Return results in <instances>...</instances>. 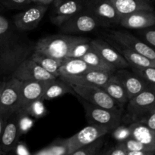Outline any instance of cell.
I'll list each match as a JSON object with an SVG mask.
<instances>
[{"instance_id":"e575fe53","label":"cell","mask_w":155,"mask_h":155,"mask_svg":"<svg viewBox=\"0 0 155 155\" xmlns=\"http://www.w3.org/2000/svg\"><path fill=\"white\" fill-rule=\"evenodd\" d=\"M137 33L144 42L155 49V26L138 30Z\"/></svg>"},{"instance_id":"ffe728a7","label":"cell","mask_w":155,"mask_h":155,"mask_svg":"<svg viewBox=\"0 0 155 155\" xmlns=\"http://www.w3.org/2000/svg\"><path fill=\"white\" fill-rule=\"evenodd\" d=\"M119 16L140 11H155L151 0H110Z\"/></svg>"},{"instance_id":"f6af8a7d","label":"cell","mask_w":155,"mask_h":155,"mask_svg":"<svg viewBox=\"0 0 155 155\" xmlns=\"http://www.w3.org/2000/svg\"><path fill=\"white\" fill-rule=\"evenodd\" d=\"M54 1H55V0H49V2H50V4H52V3H53Z\"/></svg>"},{"instance_id":"f35d334b","label":"cell","mask_w":155,"mask_h":155,"mask_svg":"<svg viewBox=\"0 0 155 155\" xmlns=\"http://www.w3.org/2000/svg\"><path fill=\"white\" fill-rule=\"evenodd\" d=\"M9 115V114H0V136H1L2 133L3 128H4L6 120H7V117Z\"/></svg>"},{"instance_id":"8fae6325","label":"cell","mask_w":155,"mask_h":155,"mask_svg":"<svg viewBox=\"0 0 155 155\" xmlns=\"http://www.w3.org/2000/svg\"><path fill=\"white\" fill-rule=\"evenodd\" d=\"M20 114V110H14L9 114L0 136V145L5 154L13 151L21 135L19 124Z\"/></svg>"},{"instance_id":"ac0fdd59","label":"cell","mask_w":155,"mask_h":155,"mask_svg":"<svg viewBox=\"0 0 155 155\" xmlns=\"http://www.w3.org/2000/svg\"><path fill=\"white\" fill-rule=\"evenodd\" d=\"M114 75L122 84L129 99L148 88V83L128 68L117 69Z\"/></svg>"},{"instance_id":"b9f144b4","label":"cell","mask_w":155,"mask_h":155,"mask_svg":"<svg viewBox=\"0 0 155 155\" xmlns=\"http://www.w3.org/2000/svg\"><path fill=\"white\" fill-rule=\"evenodd\" d=\"M148 89H150L155 95V85H148Z\"/></svg>"},{"instance_id":"60d3db41","label":"cell","mask_w":155,"mask_h":155,"mask_svg":"<svg viewBox=\"0 0 155 155\" xmlns=\"http://www.w3.org/2000/svg\"><path fill=\"white\" fill-rule=\"evenodd\" d=\"M5 80H0V98H1V95H2V89L4 88L5 85Z\"/></svg>"},{"instance_id":"1f68e13d","label":"cell","mask_w":155,"mask_h":155,"mask_svg":"<svg viewBox=\"0 0 155 155\" xmlns=\"http://www.w3.org/2000/svg\"><path fill=\"white\" fill-rule=\"evenodd\" d=\"M91 40H92V39H91L90 40L84 41V42H79L77 45H74V48L70 51L68 58H81V57H83L90 49L92 48Z\"/></svg>"},{"instance_id":"6da1fadb","label":"cell","mask_w":155,"mask_h":155,"mask_svg":"<svg viewBox=\"0 0 155 155\" xmlns=\"http://www.w3.org/2000/svg\"><path fill=\"white\" fill-rule=\"evenodd\" d=\"M35 43L26 32L17 28L13 20L0 14V77H12L34 51Z\"/></svg>"},{"instance_id":"d6986e66","label":"cell","mask_w":155,"mask_h":155,"mask_svg":"<svg viewBox=\"0 0 155 155\" xmlns=\"http://www.w3.org/2000/svg\"><path fill=\"white\" fill-rule=\"evenodd\" d=\"M119 25L130 30H141L155 26V11H140L120 17Z\"/></svg>"},{"instance_id":"e0dca14e","label":"cell","mask_w":155,"mask_h":155,"mask_svg":"<svg viewBox=\"0 0 155 155\" xmlns=\"http://www.w3.org/2000/svg\"><path fill=\"white\" fill-rule=\"evenodd\" d=\"M91 45L106 63L112 65L116 70L129 67V63L124 57L106 41L101 39H92Z\"/></svg>"},{"instance_id":"7c38bea8","label":"cell","mask_w":155,"mask_h":155,"mask_svg":"<svg viewBox=\"0 0 155 155\" xmlns=\"http://www.w3.org/2000/svg\"><path fill=\"white\" fill-rule=\"evenodd\" d=\"M50 80H29L21 81L18 109L24 110L31 103L42 99Z\"/></svg>"},{"instance_id":"bcb514c9","label":"cell","mask_w":155,"mask_h":155,"mask_svg":"<svg viewBox=\"0 0 155 155\" xmlns=\"http://www.w3.org/2000/svg\"><path fill=\"white\" fill-rule=\"evenodd\" d=\"M151 1L153 2H155V0H151Z\"/></svg>"},{"instance_id":"484cf974","label":"cell","mask_w":155,"mask_h":155,"mask_svg":"<svg viewBox=\"0 0 155 155\" xmlns=\"http://www.w3.org/2000/svg\"><path fill=\"white\" fill-rule=\"evenodd\" d=\"M30 58L55 77H59V68L63 62L62 60L55 58L36 50L33 51Z\"/></svg>"},{"instance_id":"83f0119b","label":"cell","mask_w":155,"mask_h":155,"mask_svg":"<svg viewBox=\"0 0 155 155\" xmlns=\"http://www.w3.org/2000/svg\"><path fill=\"white\" fill-rule=\"evenodd\" d=\"M83 59L85 62L90 64L91 66L94 67V68H97V69L103 70V71H112V72H115L116 71L114 67L112 65L106 63L101 57L100 54L93 48L90 49L83 57L81 58Z\"/></svg>"},{"instance_id":"74e56055","label":"cell","mask_w":155,"mask_h":155,"mask_svg":"<svg viewBox=\"0 0 155 155\" xmlns=\"http://www.w3.org/2000/svg\"><path fill=\"white\" fill-rule=\"evenodd\" d=\"M138 122H141L145 124L149 128L155 131V108L149 111Z\"/></svg>"},{"instance_id":"4fadbf2b","label":"cell","mask_w":155,"mask_h":155,"mask_svg":"<svg viewBox=\"0 0 155 155\" xmlns=\"http://www.w3.org/2000/svg\"><path fill=\"white\" fill-rule=\"evenodd\" d=\"M109 132H110V130L106 127L89 124L71 137L68 138V155H71L81 147L105 136Z\"/></svg>"},{"instance_id":"277c9868","label":"cell","mask_w":155,"mask_h":155,"mask_svg":"<svg viewBox=\"0 0 155 155\" xmlns=\"http://www.w3.org/2000/svg\"><path fill=\"white\" fill-rule=\"evenodd\" d=\"M153 108H155V95L147 88L129 100L126 104L122 123L128 125L131 123L138 122Z\"/></svg>"},{"instance_id":"8992f818","label":"cell","mask_w":155,"mask_h":155,"mask_svg":"<svg viewBox=\"0 0 155 155\" xmlns=\"http://www.w3.org/2000/svg\"><path fill=\"white\" fill-rule=\"evenodd\" d=\"M84 2L85 10L99 21L101 27L119 25L120 17L110 0H84Z\"/></svg>"},{"instance_id":"f1b7e54d","label":"cell","mask_w":155,"mask_h":155,"mask_svg":"<svg viewBox=\"0 0 155 155\" xmlns=\"http://www.w3.org/2000/svg\"><path fill=\"white\" fill-rule=\"evenodd\" d=\"M104 143V136L81 147L71 155H98L100 154Z\"/></svg>"},{"instance_id":"4316f807","label":"cell","mask_w":155,"mask_h":155,"mask_svg":"<svg viewBox=\"0 0 155 155\" xmlns=\"http://www.w3.org/2000/svg\"><path fill=\"white\" fill-rule=\"evenodd\" d=\"M34 155H68V138H57L47 146L33 153Z\"/></svg>"},{"instance_id":"8d00e7d4","label":"cell","mask_w":155,"mask_h":155,"mask_svg":"<svg viewBox=\"0 0 155 155\" xmlns=\"http://www.w3.org/2000/svg\"><path fill=\"white\" fill-rule=\"evenodd\" d=\"M100 154L103 155H127V151L125 148L117 142L115 145L109 147V148L104 149L101 151Z\"/></svg>"},{"instance_id":"4dcf8cb0","label":"cell","mask_w":155,"mask_h":155,"mask_svg":"<svg viewBox=\"0 0 155 155\" xmlns=\"http://www.w3.org/2000/svg\"><path fill=\"white\" fill-rule=\"evenodd\" d=\"M125 148L126 151L130 152V151H150V152L155 153L154 150L151 149L150 148L147 147V145H144L141 142H138V141L135 140V139H132V138H129V139H126V140L122 141V142H117Z\"/></svg>"},{"instance_id":"30bf717a","label":"cell","mask_w":155,"mask_h":155,"mask_svg":"<svg viewBox=\"0 0 155 155\" xmlns=\"http://www.w3.org/2000/svg\"><path fill=\"white\" fill-rule=\"evenodd\" d=\"M50 13V21L57 27L84 9V0H55Z\"/></svg>"},{"instance_id":"9a60e30c","label":"cell","mask_w":155,"mask_h":155,"mask_svg":"<svg viewBox=\"0 0 155 155\" xmlns=\"http://www.w3.org/2000/svg\"><path fill=\"white\" fill-rule=\"evenodd\" d=\"M12 77L21 81L29 80H50L56 78V77L46 71L30 57L20 64Z\"/></svg>"},{"instance_id":"f546056e","label":"cell","mask_w":155,"mask_h":155,"mask_svg":"<svg viewBox=\"0 0 155 155\" xmlns=\"http://www.w3.org/2000/svg\"><path fill=\"white\" fill-rule=\"evenodd\" d=\"M129 67L132 72L135 73L146 83L149 85H155V67Z\"/></svg>"},{"instance_id":"d4e9b609","label":"cell","mask_w":155,"mask_h":155,"mask_svg":"<svg viewBox=\"0 0 155 155\" xmlns=\"http://www.w3.org/2000/svg\"><path fill=\"white\" fill-rule=\"evenodd\" d=\"M112 46L124 57L127 61L129 66L136 67H155V62L147 58L140 53L136 52L133 50L124 48L119 45L112 42Z\"/></svg>"},{"instance_id":"44dd1931","label":"cell","mask_w":155,"mask_h":155,"mask_svg":"<svg viewBox=\"0 0 155 155\" xmlns=\"http://www.w3.org/2000/svg\"><path fill=\"white\" fill-rule=\"evenodd\" d=\"M130 129L131 138L141 142L155 151V131L141 122L128 124Z\"/></svg>"},{"instance_id":"ee69618b","label":"cell","mask_w":155,"mask_h":155,"mask_svg":"<svg viewBox=\"0 0 155 155\" xmlns=\"http://www.w3.org/2000/svg\"><path fill=\"white\" fill-rule=\"evenodd\" d=\"M5 8L4 7H3V6L1 4H0V12H1V11H2L3 10V9H4Z\"/></svg>"},{"instance_id":"836d02e7","label":"cell","mask_w":155,"mask_h":155,"mask_svg":"<svg viewBox=\"0 0 155 155\" xmlns=\"http://www.w3.org/2000/svg\"><path fill=\"white\" fill-rule=\"evenodd\" d=\"M31 0H0V4L5 8L10 10L24 9L30 5Z\"/></svg>"},{"instance_id":"9c48e42d","label":"cell","mask_w":155,"mask_h":155,"mask_svg":"<svg viewBox=\"0 0 155 155\" xmlns=\"http://www.w3.org/2000/svg\"><path fill=\"white\" fill-rule=\"evenodd\" d=\"M47 10V5L35 4L30 5L15 15L13 18V22L21 31H31L37 27Z\"/></svg>"},{"instance_id":"7a4b0ae2","label":"cell","mask_w":155,"mask_h":155,"mask_svg":"<svg viewBox=\"0 0 155 155\" xmlns=\"http://www.w3.org/2000/svg\"><path fill=\"white\" fill-rule=\"evenodd\" d=\"M91 38L79 35L54 34L40 39L35 43L34 50L41 51L46 54L64 61L68 58V54L74 45Z\"/></svg>"},{"instance_id":"52a82bcc","label":"cell","mask_w":155,"mask_h":155,"mask_svg":"<svg viewBox=\"0 0 155 155\" xmlns=\"http://www.w3.org/2000/svg\"><path fill=\"white\" fill-rule=\"evenodd\" d=\"M106 36L110 42L140 53L155 62L154 48L132 33L124 30H111Z\"/></svg>"},{"instance_id":"ab89813d","label":"cell","mask_w":155,"mask_h":155,"mask_svg":"<svg viewBox=\"0 0 155 155\" xmlns=\"http://www.w3.org/2000/svg\"><path fill=\"white\" fill-rule=\"evenodd\" d=\"M32 2H34L35 4H41V5H50L49 0H31Z\"/></svg>"},{"instance_id":"7402d4cb","label":"cell","mask_w":155,"mask_h":155,"mask_svg":"<svg viewBox=\"0 0 155 155\" xmlns=\"http://www.w3.org/2000/svg\"><path fill=\"white\" fill-rule=\"evenodd\" d=\"M93 70L97 68L88 64L83 59L68 58L63 61L59 68V76L79 75Z\"/></svg>"},{"instance_id":"d590c367","label":"cell","mask_w":155,"mask_h":155,"mask_svg":"<svg viewBox=\"0 0 155 155\" xmlns=\"http://www.w3.org/2000/svg\"><path fill=\"white\" fill-rule=\"evenodd\" d=\"M22 111L25 112L27 114H30L35 117H40L45 114V109L42 103V100L34 101L31 103L27 108Z\"/></svg>"},{"instance_id":"3957f363","label":"cell","mask_w":155,"mask_h":155,"mask_svg":"<svg viewBox=\"0 0 155 155\" xmlns=\"http://www.w3.org/2000/svg\"><path fill=\"white\" fill-rule=\"evenodd\" d=\"M77 98L83 106L85 112V117L88 124L106 127L109 129L111 132L117 126L122 124L124 113H119L96 106L85 101L78 95H77Z\"/></svg>"},{"instance_id":"cb8c5ba5","label":"cell","mask_w":155,"mask_h":155,"mask_svg":"<svg viewBox=\"0 0 155 155\" xmlns=\"http://www.w3.org/2000/svg\"><path fill=\"white\" fill-rule=\"evenodd\" d=\"M101 88L119 104L125 106L129 101V98L126 89L114 74Z\"/></svg>"},{"instance_id":"ba28073f","label":"cell","mask_w":155,"mask_h":155,"mask_svg":"<svg viewBox=\"0 0 155 155\" xmlns=\"http://www.w3.org/2000/svg\"><path fill=\"white\" fill-rule=\"evenodd\" d=\"M61 32L65 34L79 35L91 33L100 27L99 21L85 9L59 26Z\"/></svg>"},{"instance_id":"5b68a950","label":"cell","mask_w":155,"mask_h":155,"mask_svg":"<svg viewBox=\"0 0 155 155\" xmlns=\"http://www.w3.org/2000/svg\"><path fill=\"white\" fill-rule=\"evenodd\" d=\"M69 84V83H68ZM75 95H78L85 101L91 103L98 107L109 109L114 111L125 113V106L119 104L118 102L112 99L103 88L98 86H82L78 84H70Z\"/></svg>"},{"instance_id":"d6a6232c","label":"cell","mask_w":155,"mask_h":155,"mask_svg":"<svg viewBox=\"0 0 155 155\" xmlns=\"http://www.w3.org/2000/svg\"><path fill=\"white\" fill-rule=\"evenodd\" d=\"M111 136L112 139L116 142H122L131 137L130 129L129 125L126 124H121L117 126L111 131Z\"/></svg>"},{"instance_id":"5bb4252c","label":"cell","mask_w":155,"mask_h":155,"mask_svg":"<svg viewBox=\"0 0 155 155\" xmlns=\"http://www.w3.org/2000/svg\"><path fill=\"white\" fill-rule=\"evenodd\" d=\"M21 81L13 77L6 80L0 98V114H10L19 110Z\"/></svg>"},{"instance_id":"603a6c76","label":"cell","mask_w":155,"mask_h":155,"mask_svg":"<svg viewBox=\"0 0 155 155\" xmlns=\"http://www.w3.org/2000/svg\"><path fill=\"white\" fill-rule=\"evenodd\" d=\"M74 94L75 92L71 88V85L68 84L62 79L58 77L56 78L51 80L46 86L42 97V101H50L53 98L62 96L65 94Z\"/></svg>"},{"instance_id":"7bdbcfd3","label":"cell","mask_w":155,"mask_h":155,"mask_svg":"<svg viewBox=\"0 0 155 155\" xmlns=\"http://www.w3.org/2000/svg\"><path fill=\"white\" fill-rule=\"evenodd\" d=\"M2 154H5V153L4 151H2V149L1 145H0V155H2Z\"/></svg>"},{"instance_id":"2e32d148","label":"cell","mask_w":155,"mask_h":155,"mask_svg":"<svg viewBox=\"0 0 155 155\" xmlns=\"http://www.w3.org/2000/svg\"><path fill=\"white\" fill-rule=\"evenodd\" d=\"M114 73L115 72L97 69L79 75L59 76V77L69 84L102 87L112 77Z\"/></svg>"}]
</instances>
